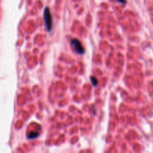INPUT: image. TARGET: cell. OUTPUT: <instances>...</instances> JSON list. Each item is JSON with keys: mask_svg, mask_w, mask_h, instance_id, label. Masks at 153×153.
Here are the masks:
<instances>
[{"mask_svg": "<svg viewBox=\"0 0 153 153\" xmlns=\"http://www.w3.org/2000/svg\"><path fill=\"white\" fill-rule=\"evenodd\" d=\"M43 19H44V22H45V25H46V28L47 31H50L52 30V19L49 8L48 7H46L44 9Z\"/></svg>", "mask_w": 153, "mask_h": 153, "instance_id": "cell-1", "label": "cell"}, {"mask_svg": "<svg viewBox=\"0 0 153 153\" xmlns=\"http://www.w3.org/2000/svg\"><path fill=\"white\" fill-rule=\"evenodd\" d=\"M71 45L73 46V47L75 49V50L76 51L78 54H81H81L84 53V48H83V46H82L81 42H80L78 40H77V39H73V40H71Z\"/></svg>", "mask_w": 153, "mask_h": 153, "instance_id": "cell-2", "label": "cell"}, {"mask_svg": "<svg viewBox=\"0 0 153 153\" xmlns=\"http://www.w3.org/2000/svg\"><path fill=\"white\" fill-rule=\"evenodd\" d=\"M39 135V133L38 132H30L28 135V138L29 139H34L36 138H37Z\"/></svg>", "mask_w": 153, "mask_h": 153, "instance_id": "cell-3", "label": "cell"}, {"mask_svg": "<svg viewBox=\"0 0 153 153\" xmlns=\"http://www.w3.org/2000/svg\"><path fill=\"white\" fill-rule=\"evenodd\" d=\"M90 81H91L92 84H93V86H97V84H98V80H97V78H96V77H91V78H90Z\"/></svg>", "mask_w": 153, "mask_h": 153, "instance_id": "cell-4", "label": "cell"}, {"mask_svg": "<svg viewBox=\"0 0 153 153\" xmlns=\"http://www.w3.org/2000/svg\"><path fill=\"white\" fill-rule=\"evenodd\" d=\"M120 3H122V4H124L126 3V0H117Z\"/></svg>", "mask_w": 153, "mask_h": 153, "instance_id": "cell-5", "label": "cell"}]
</instances>
